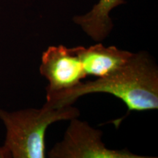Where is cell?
Returning <instances> with one entry per match:
<instances>
[{"label": "cell", "mask_w": 158, "mask_h": 158, "mask_svg": "<svg viewBox=\"0 0 158 158\" xmlns=\"http://www.w3.org/2000/svg\"><path fill=\"white\" fill-rule=\"evenodd\" d=\"M92 93L112 94L120 99L129 110L157 109V66L149 54L140 51L107 76L81 82L71 89L46 95L45 104L54 108L72 106L78 98Z\"/></svg>", "instance_id": "1"}, {"label": "cell", "mask_w": 158, "mask_h": 158, "mask_svg": "<svg viewBox=\"0 0 158 158\" xmlns=\"http://www.w3.org/2000/svg\"><path fill=\"white\" fill-rule=\"evenodd\" d=\"M79 116V110L73 106L54 108L45 103L41 108L0 109V119L6 128L4 145L12 158H45V133L49 126Z\"/></svg>", "instance_id": "2"}, {"label": "cell", "mask_w": 158, "mask_h": 158, "mask_svg": "<svg viewBox=\"0 0 158 158\" xmlns=\"http://www.w3.org/2000/svg\"><path fill=\"white\" fill-rule=\"evenodd\" d=\"M102 132L78 118H72L64 138L48 152L51 158H145L129 150L110 149L102 141Z\"/></svg>", "instance_id": "3"}, {"label": "cell", "mask_w": 158, "mask_h": 158, "mask_svg": "<svg viewBox=\"0 0 158 158\" xmlns=\"http://www.w3.org/2000/svg\"><path fill=\"white\" fill-rule=\"evenodd\" d=\"M40 72L48 81L46 95L71 89L87 76L75 48L63 45L49 46L43 53Z\"/></svg>", "instance_id": "4"}, {"label": "cell", "mask_w": 158, "mask_h": 158, "mask_svg": "<svg viewBox=\"0 0 158 158\" xmlns=\"http://www.w3.org/2000/svg\"><path fill=\"white\" fill-rule=\"evenodd\" d=\"M86 74L98 78L110 75L123 66L133 56V53L122 50L116 46L105 47L101 43L89 48H75Z\"/></svg>", "instance_id": "5"}, {"label": "cell", "mask_w": 158, "mask_h": 158, "mask_svg": "<svg viewBox=\"0 0 158 158\" xmlns=\"http://www.w3.org/2000/svg\"><path fill=\"white\" fill-rule=\"evenodd\" d=\"M124 3V0H99L89 12L76 15L73 21L94 41L100 42L109 35L114 27L110 18V11Z\"/></svg>", "instance_id": "6"}, {"label": "cell", "mask_w": 158, "mask_h": 158, "mask_svg": "<svg viewBox=\"0 0 158 158\" xmlns=\"http://www.w3.org/2000/svg\"><path fill=\"white\" fill-rule=\"evenodd\" d=\"M0 158H12V155L5 145L0 147Z\"/></svg>", "instance_id": "7"}]
</instances>
